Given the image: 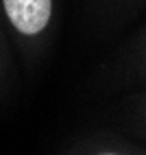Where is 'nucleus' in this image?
<instances>
[{"label":"nucleus","instance_id":"obj_1","mask_svg":"<svg viewBox=\"0 0 146 155\" xmlns=\"http://www.w3.org/2000/svg\"><path fill=\"white\" fill-rule=\"evenodd\" d=\"M11 24L26 35H35L50 20V0H5Z\"/></svg>","mask_w":146,"mask_h":155},{"label":"nucleus","instance_id":"obj_2","mask_svg":"<svg viewBox=\"0 0 146 155\" xmlns=\"http://www.w3.org/2000/svg\"><path fill=\"white\" fill-rule=\"evenodd\" d=\"M102 155H113V153H102Z\"/></svg>","mask_w":146,"mask_h":155}]
</instances>
